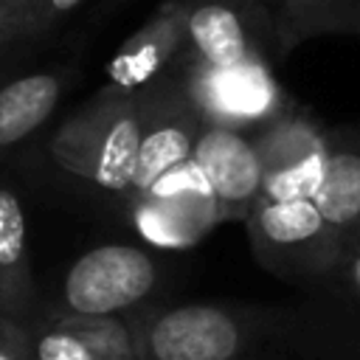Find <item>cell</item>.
<instances>
[{"label": "cell", "instance_id": "11", "mask_svg": "<svg viewBox=\"0 0 360 360\" xmlns=\"http://www.w3.org/2000/svg\"><path fill=\"white\" fill-rule=\"evenodd\" d=\"M186 3L160 0L107 62V84L124 93H141L186 62Z\"/></svg>", "mask_w": 360, "mask_h": 360}, {"label": "cell", "instance_id": "16", "mask_svg": "<svg viewBox=\"0 0 360 360\" xmlns=\"http://www.w3.org/2000/svg\"><path fill=\"white\" fill-rule=\"evenodd\" d=\"M276 53L323 34H360V0H264Z\"/></svg>", "mask_w": 360, "mask_h": 360}, {"label": "cell", "instance_id": "20", "mask_svg": "<svg viewBox=\"0 0 360 360\" xmlns=\"http://www.w3.org/2000/svg\"><path fill=\"white\" fill-rule=\"evenodd\" d=\"M0 360H34L31 332L22 321L0 315Z\"/></svg>", "mask_w": 360, "mask_h": 360}, {"label": "cell", "instance_id": "7", "mask_svg": "<svg viewBox=\"0 0 360 360\" xmlns=\"http://www.w3.org/2000/svg\"><path fill=\"white\" fill-rule=\"evenodd\" d=\"M264 186L259 202H281L315 197L329 158V129L315 127L304 112H281L273 121L253 129Z\"/></svg>", "mask_w": 360, "mask_h": 360}, {"label": "cell", "instance_id": "6", "mask_svg": "<svg viewBox=\"0 0 360 360\" xmlns=\"http://www.w3.org/2000/svg\"><path fill=\"white\" fill-rule=\"evenodd\" d=\"M188 22L186 62L197 68L270 65L276 39L264 3L259 0H183Z\"/></svg>", "mask_w": 360, "mask_h": 360}, {"label": "cell", "instance_id": "3", "mask_svg": "<svg viewBox=\"0 0 360 360\" xmlns=\"http://www.w3.org/2000/svg\"><path fill=\"white\" fill-rule=\"evenodd\" d=\"M256 259L290 281H329L340 264L343 242L315 200L259 202L245 219Z\"/></svg>", "mask_w": 360, "mask_h": 360}, {"label": "cell", "instance_id": "8", "mask_svg": "<svg viewBox=\"0 0 360 360\" xmlns=\"http://www.w3.org/2000/svg\"><path fill=\"white\" fill-rule=\"evenodd\" d=\"M222 222H245L262 200L264 166L253 129L205 121L191 152Z\"/></svg>", "mask_w": 360, "mask_h": 360}, {"label": "cell", "instance_id": "21", "mask_svg": "<svg viewBox=\"0 0 360 360\" xmlns=\"http://www.w3.org/2000/svg\"><path fill=\"white\" fill-rule=\"evenodd\" d=\"M259 3H264V0H259Z\"/></svg>", "mask_w": 360, "mask_h": 360}, {"label": "cell", "instance_id": "12", "mask_svg": "<svg viewBox=\"0 0 360 360\" xmlns=\"http://www.w3.org/2000/svg\"><path fill=\"white\" fill-rule=\"evenodd\" d=\"M76 70L51 65L0 82V155L31 141L65 101Z\"/></svg>", "mask_w": 360, "mask_h": 360}, {"label": "cell", "instance_id": "9", "mask_svg": "<svg viewBox=\"0 0 360 360\" xmlns=\"http://www.w3.org/2000/svg\"><path fill=\"white\" fill-rule=\"evenodd\" d=\"M129 205L141 236L158 248H191L222 222L194 160L172 169L146 197Z\"/></svg>", "mask_w": 360, "mask_h": 360}, {"label": "cell", "instance_id": "18", "mask_svg": "<svg viewBox=\"0 0 360 360\" xmlns=\"http://www.w3.org/2000/svg\"><path fill=\"white\" fill-rule=\"evenodd\" d=\"M34 0H0V59L20 51V34Z\"/></svg>", "mask_w": 360, "mask_h": 360}, {"label": "cell", "instance_id": "17", "mask_svg": "<svg viewBox=\"0 0 360 360\" xmlns=\"http://www.w3.org/2000/svg\"><path fill=\"white\" fill-rule=\"evenodd\" d=\"M82 3L84 0H34L31 11L25 17L22 34H20V48L42 42L45 37H51Z\"/></svg>", "mask_w": 360, "mask_h": 360}, {"label": "cell", "instance_id": "4", "mask_svg": "<svg viewBox=\"0 0 360 360\" xmlns=\"http://www.w3.org/2000/svg\"><path fill=\"white\" fill-rule=\"evenodd\" d=\"M205 118L188 84L186 62L152 87L141 90V152L129 202L146 197L160 177L191 160Z\"/></svg>", "mask_w": 360, "mask_h": 360}, {"label": "cell", "instance_id": "15", "mask_svg": "<svg viewBox=\"0 0 360 360\" xmlns=\"http://www.w3.org/2000/svg\"><path fill=\"white\" fill-rule=\"evenodd\" d=\"M37 301L28 250V219L17 191L0 183V315L22 321Z\"/></svg>", "mask_w": 360, "mask_h": 360}, {"label": "cell", "instance_id": "14", "mask_svg": "<svg viewBox=\"0 0 360 360\" xmlns=\"http://www.w3.org/2000/svg\"><path fill=\"white\" fill-rule=\"evenodd\" d=\"M312 200L338 231L343 250L360 245V132H329L326 174Z\"/></svg>", "mask_w": 360, "mask_h": 360}, {"label": "cell", "instance_id": "2", "mask_svg": "<svg viewBox=\"0 0 360 360\" xmlns=\"http://www.w3.org/2000/svg\"><path fill=\"white\" fill-rule=\"evenodd\" d=\"M138 360H242L262 335V315L225 304H186L124 318Z\"/></svg>", "mask_w": 360, "mask_h": 360}, {"label": "cell", "instance_id": "13", "mask_svg": "<svg viewBox=\"0 0 360 360\" xmlns=\"http://www.w3.org/2000/svg\"><path fill=\"white\" fill-rule=\"evenodd\" d=\"M34 360H138L124 318L62 315L31 335Z\"/></svg>", "mask_w": 360, "mask_h": 360}, {"label": "cell", "instance_id": "19", "mask_svg": "<svg viewBox=\"0 0 360 360\" xmlns=\"http://www.w3.org/2000/svg\"><path fill=\"white\" fill-rule=\"evenodd\" d=\"M329 284L354 307H360V245L346 248L340 256L338 270L332 273Z\"/></svg>", "mask_w": 360, "mask_h": 360}, {"label": "cell", "instance_id": "5", "mask_svg": "<svg viewBox=\"0 0 360 360\" xmlns=\"http://www.w3.org/2000/svg\"><path fill=\"white\" fill-rule=\"evenodd\" d=\"M158 262L135 245H98L82 253L62 278L65 315L121 318L158 284Z\"/></svg>", "mask_w": 360, "mask_h": 360}, {"label": "cell", "instance_id": "10", "mask_svg": "<svg viewBox=\"0 0 360 360\" xmlns=\"http://www.w3.org/2000/svg\"><path fill=\"white\" fill-rule=\"evenodd\" d=\"M186 70L197 107L211 124L256 129L290 110L281 87L270 73V65L264 62L228 70L197 68L186 62Z\"/></svg>", "mask_w": 360, "mask_h": 360}, {"label": "cell", "instance_id": "1", "mask_svg": "<svg viewBox=\"0 0 360 360\" xmlns=\"http://www.w3.org/2000/svg\"><path fill=\"white\" fill-rule=\"evenodd\" d=\"M48 149L65 172L127 197L141 152V93L98 87L56 127Z\"/></svg>", "mask_w": 360, "mask_h": 360}]
</instances>
